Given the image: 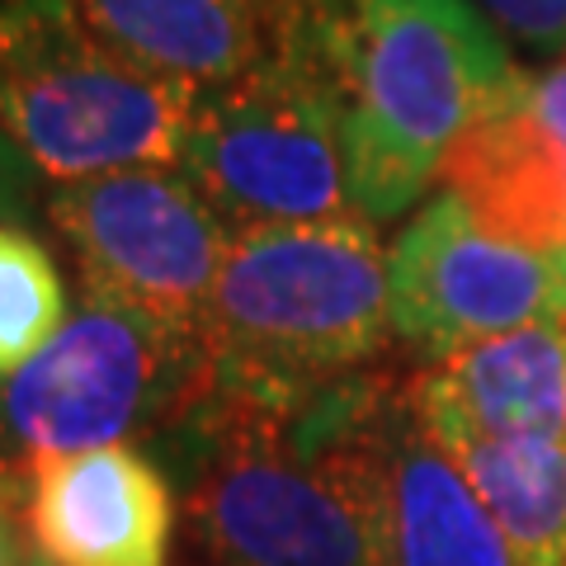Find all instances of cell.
<instances>
[{
	"instance_id": "1",
	"label": "cell",
	"mask_w": 566,
	"mask_h": 566,
	"mask_svg": "<svg viewBox=\"0 0 566 566\" xmlns=\"http://www.w3.org/2000/svg\"><path fill=\"white\" fill-rule=\"evenodd\" d=\"M382 368L307 401L212 392L161 449L212 566H382Z\"/></svg>"
},
{
	"instance_id": "2",
	"label": "cell",
	"mask_w": 566,
	"mask_h": 566,
	"mask_svg": "<svg viewBox=\"0 0 566 566\" xmlns=\"http://www.w3.org/2000/svg\"><path fill=\"white\" fill-rule=\"evenodd\" d=\"M322 43L345 99L354 208L374 227L411 212L458 137L528 76L476 0H331Z\"/></svg>"
},
{
	"instance_id": "3",
	"label": "cell",
	"mask_w": 566,
	"mask_h": 566,
	"mask_svg": "<svg viewBox=\"0 0 566 566\" xmlns=\"http://www.w3.org/2000/svg\"><path fill=\"white\" fill-rule=\"evenodd\" d=\"M387 340V245L368 218L232 237L203 322L212 392L307 401L378 368Z\"/></svg>"
},
{
	"instance_id": "4",
	"label": "cell",
	"mask_w": 566,
	"mask_h": 566,
	"mask_svg": "<svg viewBox=\"0 0 566 566\" xmlns=\"http://www.w3.org/2000/svg\"><path fill=\"white\" fill-rule=\"evenodd\" d=\"M193 104L104 43L76 0H0V133L57 189L180 166Z\"/></svg>"
},
{
	"instance_id": "5",
	"label": "cell",
	"mask_w": 566,
	"mask_h": 566,
	"mask_svg": "<svg viewBox=\"0 0 566 566\" xmlns=\"http://www.w3.org/2000/svg\"><path fill=\"white\" fill-rule=\"evenodd\" d=\"M203 382V335L81 297L52 345L0 378V491L20 505L29 472L48 458L128 439L166 449Z\"/></svg>"
},
{
	"instance_id": "6",
	"label": "cell",
	"mask_w": 566,
	"mask_h": 566,
	"mask_svg": "<svg viewBox=\"0 0 566 566\" xmlns=\"http://www.w3.org/2000/svg\"><path fill=\"white\" fill-rule=\"evenodd\" d=\"M180 170L237 232L359 218L345 99L322 39L274 43L251 76L199 95Z\"/></svg>"
},
{
	"instance_id": "7",
	"label": "cell",
	"mask_w": 566,
	"mask_h": 566,
	"mask_svg": "<svg viewBox=\"0 0 566 566\" xmlns=\"http://www.w3.org/2000/svg\"><path fill=\"white\" fill-rule=\"evenodd\" d=\"M48 218L76 255L85 297L203 335L232 227L180 166H137L62 185L48 199Z\"/></svg>"
},
{
	"instance_id": "8",
	"label": "cell",
	"mask_w": 566,
	"mask_h": 566,
	"mask_svg": "<svg viewBox=\"0 0 566 566\" xmlns=\"http://www.w3.org/2000/svg\"><path fill=\"white\" fill-rule=\"evenodd\" d=\"M392 335L424 364L543 322H566V251L491 237L453 193H434L387 245Z\"/></svg>"
},
{
	"instance_id": "9",
	"label": "cell",
	"mask_w": 566,
	"mask_h": 566,
	"mask_svg": "<svg viewBox=\"0 0 566 566\" xmlns=\"http://www.w3.org/2000/svg\"><path fill=\"white\" fill-rule=\"evenodd\" d=\"M20 515L43 566H166L180 495L147 449L109 444L39 463Z\"/></svg>"
},
{
	"instance_id": "10",
	"label": "cell",
	"mask_w": 566,
	"mask_h": 566,
	"mask_svg": "<svg viewBox=\"0 0 566 566\" xmlns=\"http://www.w3.org/2000/svg\"><path fill=\"white\" fill-rule=\"evenodd\" d=\"M382 566H520L463 468L420 420L406 378L382 416Z\"/></svg>"
},
{
	"instance_id": "11",
	"label": "cell",
	"mask_w": 566,
	"mask_h": 566,
	"mask_svg": "<svg viewBox=\"0 0 566 566\" xmlns=\"http://www.w3.org/2000/svg\"><path fill=\"white\" fill-rule=\"evenodd\" d=\"M406 387L434 439L566 434V322L468 345L416 368Z\"/></svg>"
},
{
	"instance_id": "12",
	"label": "cell",
	"mask_w": 566,
	"mask_h": 566,
	"mask_svg": "<svg viewBox=\"0 0 566 566\" xmlns=\"http://www.w3.org/2000/svg\"><path fill=\"white\" fill-rule=\"evenodd\" d=\"M528 81L458 137L439 180L491 237L566 251V137L543 118Z\"/></svg>"
},
{
	"instance_id": "13",
	"label": "cell",
	"mask_w": 566,
	"mask_h": 566,
	"mask_svg": "<svg viewBox=\"0 0 566 566\" xmlns=\"http://www.w3.org/2000/svg\"><path fill=\"white\" fill-rule=\"evenodd\" d=\"M76 10L128 62L193 99L251 76L274 48L245 0H76Z\"/></svg>"
},
{
	"instance_id": "14",
	"label": "cell",
	"mask_w": 566,
	"mask_h": 566,
	"mask_svg": "<svg viewBox=\"0 0 566 566\" xmlns=\"http://www.w3.org/2000/svg\"><path fill=\"white\" fill-rule=\"evenodd\" d=\"M482 495L520 566H566V434L439 439Z\"/></svg>"
},
{
	"instance_id": "15",
	"label": "cell",
	"mask_w": 566,
	"mask_h": 566,
	"mask_svg": "<svg viewBox=\"0 0 566 566\" xmlns=\"http://www.w3.org/2000/svg\"><path fill=\"white\" fill-rule=\"evenodd\" d=\"M66 316L71 297L52 251L24 222H0V378L48 349Z\"/></svg>"
},
{
	"instance_id": "16",
	"label": "cell",
	"mask_w": 566,
	"mask_h": 566,
	"mask_svg": "<svg viewBox=\"0 0 566 566\" xmlns=\"http://www.w3.org/2000/svg\"><path fill=\"white\" fill-rule=\"evenodd\" d=\"M476 6L524 48L566 57V0H476Z\"/></svg>"
},
{
	"instance_id": "17",
	"label": "cell",
	"mask_w": 566,
	"mask_h": 566,
	"mask_svg": "<svg viewBox=\"0 0 566 566\" xmlns=\"http://www.w3.org/2000/svg\"><path fill=\"white\" fill-rule=\"evenodd\" d=\"M260 24L270 29L274 43H289V39H322L326 29V14H331V0H245Z\"/></svg>"
},
{
	"instance_id": "18",
	"label": "cell",
	"mask_w": 566,
	"mask_h": 566,
	"mask_svg": "<svg viewBox=\"0 0 566 566\" xmlns=\"http://www.w3.org/2000/svg\"><path fill=\"white\" fill-rule=\"evenodd\" d=\"M33 180H39V170H33L24 161V151L0 133V222H29Z\"/></svg>"
},
{
	"instance_id": "19",
	"label": "cell",
	"mask_w": 566,
	"mask_h": 566,
	"mask_svg": "<svg viewBox=\"0 0 566 566\" xmlns=\"http://www.w3.org/2000/svg\"><path fill=\"white\" fill-rule=\"evenodd\" d=\"M14 505L6 491H0V566H43L39 553H33V543L20 524H14Z\"/></svg>"
}]
</instances>
